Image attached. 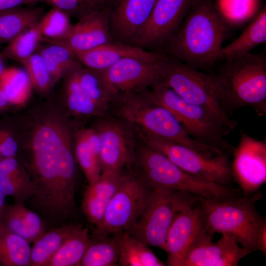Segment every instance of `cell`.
Wrapping results in <instances>:
<instances>
[{
	"label": "cell",
	"instance_id": "40",
	"mask_svg": "<svg viewBox=\"0 0 266 266\" xmlns=\"http://www.w3.org/2000/svg\"><path fill=\"white\" fill-rule=\"evenodd\" d=\"M0 173L23 181L33 182L17 157L0 159Z\"/></svg>",
	"mask_w": 266,
	"mask_h": 266
},
{
	"label": "cell",
	"instance_id": "46",
	"mask_svg": "<svg viewBox=\"0 0 266 266\" xmlns=\"http://www.w3.org/2000/svg\"><path fill=\"white\" fill-rule=\"evenodd\" d=\"M2 158V156H1V153H0V159Z\"/></svg>",
	"mask_w": 266,
	"mask_h": 266
},
{
	"label": "cell",
	"instance_id": "20",
	"mask_svg": "<svg viewBox=\"0 0 266 266\" xmlns=\"http://www.w3.org/2000/svg\"><path fill=\"white\" fill-rule=\"evenodd\" d=\"M122 173H101L96 179L88 183L83 194L81 208L88 221L95 227H99L102 222L108 204L118 186Z\"/></svg>",
	"mask_w": 266,
	"mask_h": 266
},
{
	"label": "cell",
	"instance_id": "38",
	"mask_svg": "<svg viewBox=\"0 0 266 266\" xmlns=\"http://www.w3.org/2000/svg\"><path fill=\"white\" fill-rule=\"evenodd\" d=\"M0 190L14 202L25 203L35 193L33 182H27L0 173Z\"/></svg>",
	"mask_w": 266,
	"mask_h": 266
},
{
	"label": "cell",
	"instance_id": "7",
	"mask_svg": "<svg viewBox=\"0 0 266 266\" xmlns=\"http://www.w3.org/2000/svg\"><path fill=\"white\" fill-rule=\"evenodd\" d=\"M198 202V198L187 192L154 190L135 223L124 232L148 246L165 251L166 235L176 216Z\"/></svg>",
	"mask_w": 266,
	"mask_h": 266
},
{
	"label": "cell",
	"instance_id": "14",
	"mask_svg": "<svg viewBox=\"0 0 266 266\" xmlns=\"http://www.w3.org/2000/svg\"><path fill=\"white\" fill-rule=\"evenodd\" d=\"M208 235L211 234L205 230L199 202L180 212L166 235L165 251L167 254V265L180 266L190 249Z\"/></svg>",
	"mask_w": 266,
	"mask_h": 266
},
{
	"label": "cell",
	"instance_id": "37",
	"mask_svg": "<svg viewBox=\"0 0 266 266\" xmlns=\"http://www.w3.org/2000/svg\"><path fill=\"white\" fill-rule=\"evenodd\" d=\"M62 10L78 19L92 12L108 7L112 0H37Z\"/></svg>",
	"mask_w": 266,
	"mask_h": 266
},
{
	"label": "cell",
	"instance_id": "21",
	"mask_svg": "<svg viewBox=\"0 0 266 266\" xmlns=\"http://www.w3.org/2000/svg\"><path fill=\"white\" fill-rule=\"evenodd\" d=\"M0 222L30 243L47 231V225L43 218L24 203H6Z\"/></svg>",
	"mask_w": 266,
	"mask_h": 266
},
{
	"label": "cell",
	"instance_id": "1",
	"mask_svg": "<svg viewBox=\"0 0 266 266\" xmlns=\"http://www.w3.org/2000/svg\"><path fill=\"white\" fill-rule=\"evenodd\" d=\"M228 32L217 6L211 0H197L166 45L168 56L206 72L219 59Z\"/></svg>",
	"mask_w": 266,
	"mask_h": 266
},
{
	"label": "cell",
	"instance_id": "9",
	"mask_svg": "<svg viewBox=\"0 0 266 266\" xmlns=\"http://www.w3.org/2000/svg\"><path fill=\"white\" fill-rule=\"evenodd\" d=\"M134 131L137 138L158 151L184 171L220 185L233 187L231 156L227 153L211 155L185 145Z\"/></svg>",
	"mask_w": 266,
	"mask_h": 266
},
{
	"label": "cell",
	"instance_id": "2",
	"mask_svg": "<svg viewBox=\"0 0 266 266\" xmlns=\"http://www.w3.org/2000/svg\"><path fill=\"white\" fill-rule=\"evenodd\" d=\"M109 111L133 130L207 154L223 153L190 136L178 119L154 97L149 89L120 93L110 104Z\"/></svg>",
	"mask_w": 266,
	"mask_h": 266
},
{
	"label": "cell",
	"instance_id": "34",
	"mask_svg": "<svg viewBox=\"0 0 266 266\" xmlns=\"http://www.w3.org/2000/svg\"><path fill=\"white\" fill-rule=\"evenodd\" d=\"M69 17L62 10L53 7L43 14L38 22L43 41H57L64 38L72 26Z\"/></svg>",
	"mask_w": 266,
	"mask_h": 266
},
{
	"label": "cell",
	"instance_id": "35",
	"mask_svg": "<svg viewBox=\"0 0 266 266\" xmlns=\"http://www.w3.org/2000/svg\"><path fill=\"white\" fill-rule=\"evenodd\" d=\"M74 153L76 162L88 183L101 174L99 157L87 144L78 129L74 133Z\"/></svg>",
	"mask_w": 266,
	"mask_h": 266
},
{
	"label": "cell",
	"instance_id": "41",
	"mask_svg": "<svg viewBox=\"0 0 266 266\" xmlns=\"http://www.w3.org/2000/svg\"><path fill=\"white\" fill-rule=\"evenodd\" d=\"M36 2H38L37 0H0V12L24 4Z\"/></svg>",
	"mask_w": 266,
	"mask_h": 266
},
{
	"label": "cell",
	"instance_id": "42",
	"mask_svg": "<svg viewBox=\"0 0 266 266\" xmlns=\"http://www.w3.org/2000/svg\"><path fill=\"white\" fill-rule=\"evenodd\" d=\"M15 106L9 100L4 93L0 89V114L5 112Z\"/></svg>",
	"mask_w": 266,
	"mask_h": 266
},
{
	"label": "cell",
	"instance_id": "24",
	"mask_svg": "<svg viewBox=\"0 0 266 266\" xmlns=\"http://www.w3.org/2000/svg\"><path fill=\"white\" fill-rule=\"evenodd\" d=\"M118 233L106 234L93 232L78 266H119Z\"/></svg>",
	"mask_w": 266,
	"mask_h": 266
},
{
	"label": "cell",
	"instance_id": "16",
	"mask_svg": "<svg viewBox=\"0 0 266 266\" xmlns=\"http://www.w3.org/2000/svg\"><path fill=\"white\" fill-rule=\"evenodd\" d=\"M156 1L112 0L108 7L110 28L114 41L135 45Z\"/></svg>",
	"mask_w": 266,
	"mask_h": 266
},
{
	"label": "cell",
	"instance_id": "10",
	"mask_svg": "<svg viewBox=\"0 0 266 266\" xmlns=\"http://www.w3.org/2000/svg\"><path fill=\"white\" fill-rule=\"evenodd\" d=\"M154 190L128 166L110 200L100 225L94 232L114 234L127 231L135 223Z\"/></svg>",
	"mask_w": 266,
	"mask_h": 266
},
{
	"label": "cell",
	"instance_id": "5",
	"mask_svg": "<svg viewBox=\"0 0 266 266\" xmlns=\"http://www.w3.org/2000/svg\"><path fill=\"white\" fill-rule=\"evenodd\" d=\"M219 101L229 117L240 108L252 107L257 114H266V56L264 51L249 53L226 61L217 74Z\"/></svg>",
	"mask_w": 266,
	"mask_h": 266
},
{
	"label": "cell",
	"instance_id": "3",
	"mask_svg": "<svg viewBox=\"0 0 266 266\" xmlns=\"http://www.w3.org/2000/svg\"><path fill=\"white\" fill-rule=\"evenodd\" d=\"M137 139L133 158L128 166L153 190L187 192L204 199L243 194L239 188L220 185L184 171L164 155Z\"/></svg>",
	"mask_w": 266,
	"mask_h": 266
},
{
	"label": "cell",
	"instance_id": "12",
	"mask_svg": "<svg viewBox=\"0 0 266 266\" xmlns=\"http://www.w3.org/2000/svg\"><path fill=\"white\" fill-rule=\"evenodd\" d=\"M231 170L234 180L244 195L257 191L266 182V141L240 131L233 153Z\"/></svg>",
	"mask_w": 266,
	"mask_h": 266
},
{
	"label": "cell",
	"instance_id": "30",
	"mask_svg": "<svg viewBox=\"0 0 266 266\" xmlns=\"http://www.w3.org/2000/svg\"><path fill=\"white\" fill-rule=\"evenodd\" d=\"M30 243L0 222V264L3 266H29Z\"/></svg>",
	"mask_w": 266,
	"mask_h": 266
},
{
	"label": "cell",
	"instance_id": "6",
	"mask_svg": "<svg viewBox=\"0 0 266 266\" xmlns=\"http://www.w3.org/2000/svg\"><path fill=\"white\" fill-rule=\"evenodd\" d=\"M159 82L184 100L206 109L230 132L237 126V121L227 116L221 106L217 74L194 68L166 54L162 61Z\"/></svg>",
	"mask_w": 266,
	"mask_h": 266
},
{
	"label": "cell",
	"instance_id": "26",
	"mask_svg": "<svg viewBox=\"0 0 266 266\" xmlns=\"http://www.w3.org/2000/svg\"><path fill=\"white\" fill-rule=\"evenodd\" d=\"M36 52L43 58L56 84L60 79L83 67L75 54L61 44L46 42Z\"/></svg>",
	"mask_w": 266,
	"mask_h": 266
},
{
	"label": "cell",
	"instance_id": "31",
	"mask_svg": "<svg viewBox=\"0 0 266 266\" xmlns=\"http://www.w3.org/2000/svg\"><path fill=\"white\" fill-rule=\"evenodd\" d=\"M89 240L88 229L80 224L45 266H78L88 246Z\"/></svg>",
	"mask_w": 266,
	"mask_h": 266
},
{
	"label": "cell",
	"instance_id": "23",
	"mask_svg": "<svg viewBox=\"0 0 266 266\" xmlns=\"http://www.w3.org/2000/svg\"><path fill=\"white\" fill-rule=\"evenodd\" d=\"M266 42V6L241 34L230 44L222 47L219 59L229 61L250 53L257 46Z\"/></svg>",
	"mask_w": 266,
	"mask_h": 266
},
{
	"label": "cell",
	"instance_id": "44",
	"mask_svg": "<svg viewBox=\"0 0 266 266\" xmlns=\"http://www.w3.org/2000/svg\"><path fill=\"white\" fill-rule=\"evenodd\" d=\"M6 196L0 190V221L5 206Z\"/></svg>",
	"mask_w": 266,
	"mask_h": 266
},
{
	"label": "cell",
	"instance_id": "39",
	"mask_svg": "<svg viewBox=\"0 0 266 266\" xmlns=\"http://www.w3.org/2000/svg\"><path fill=\"white\" fill-rule=\"evenodd\" d=\"M19 147L14 122L10 120L0 122V151L2 158L17 157Z\"/></svg>",
	"mask_w": 266,
	"mask_h": 266
},
{
	"label": "cell",
	"instance_id": "43",
	"mask_svg": "<svg viewBox=\"0 0 266 266\" xmlns=\"http://www.w3.org/2000/svg\"><path fill=\"white\" fill-rule=\"evenodd\" d=\"M258 250L261 251L265 255L266 254V225L262 229L258 240Z\"/></svg>",
	"mask_w": 266,
	"mask_h": 266
},
{
	"label": "cell",
	"instance_id": "18",
	"mask_svg": "<svg viewBox=\"0 0 266 266\" xmlns=\"http://www.w3.org/2000/svg\"><path fill=\"white\" fill-rule=\"evenodd\" d=\"M113 41L109 25V9L106 7L79 18L63 39L45 42L62 44L76 54Z\"/></svg>",
	"mask_w": 266,
	"mask_h": 266
},
{
	"label": "cell",
	"instance_id": "29",
	"mask_svg": "<svg viewBox=\"0 0 266 266\" xmlns=\"http://www.w3.org/2000/svg\"><path fill=\"white\" fill-rule=\"evenodd\" d=\"M76 72L83 91L98 106L109 113L110 104L119 93L110 86L101 71L83 66Z\"/></svg>",
	"mask_w": 266,
	"mask_h": 266
},
{
	"label": "cell",
	"instance_id": "19",
	"mask_svg": "<svg viewBox=\"0 0 266 266\" xmlns=\"http://www.w3.org/2000/svg\"><path fill=\"white\" fill-rule=\"evenodd\" d=\"M75 54L83 66L101 72L124 58L137 57L157 61L166 55L162 52L148 51L135 45L115 41Z\"/></svg>",
	"mask_w": 266,
	"mask_h": 266
},
{
	"label": "cell",
	"instance_id": "4",
	"mask_svg": "<svg viewBox=\"0 0 266 266\" xmlns=\"http://www.w3.org/2000/svg\"><path fill=\"white\" fill-rule=\"evenodd\" d=\"M262 197L257 191L221 198H198L205 230L213 236L216 233L231 234L242 247L252 252L258 251V237L266 225V217L255 207Z\"/></svg>",
	"mask_w": 266,
	"mask_h": 266
},
{
	"label": "cell",
	"instance_id": "15",
	"mask_svg": "<svg viewBox=\"0 0 266 266\" xmlns=\"http://www.w3.org/2000/svg\"><path fill=\"white\" fill-rule=\"evenodd\" d=\"M164 57L157 61L137 57L124 58L102 73L117 93L143 91L159 82Z\"/></svg>",
	"mask_w": 266,
	"mask_h": 266
},
{
	"label": "cell",
	"instance_id": "27",
	"mask_svg": "<svg viewBox=\"0 0 266 266\" xmlns=\"http://www.w3.org/2000/svg\"><path fill=\"white\" fill-rule=\"evenodd\" d=\"M80 225V224L72 223L47 230L33 242L29 266H45Z\"/></svg>",
	"mask_w": 266,
	"mask_h": 266
},
{
	"label": "cell",
	"instance_id": "22",
	"mask_svg": "<svg viewBox=\"0 0 266 266\" xmlns=\"http://www.w3.org/2000/svg\"><path fill=\"white\" fill-rule=\"evenodd\" d=\"M77 70L63 78V98L67 114L76 119L100 117L107 114L83 91L78 82Z\"/></svg>",
	"mask_w": 266,
	"mask_h": 266
},
{
	"label": "cell",
	"instance_id": "13",
	"mask_svg": "<svg viewBox=\"0 0 266 266\" xmlns=\"http://www.w3.org/2000/svg\"><path fill=\"white\" fill-rule=\"evenodd\" d=\"M197 0H156L135 46L141 48L166 45Z\"/></svg>",
	"mask_w": 266,
	"mask_h": 266
},
{
	"label": "cell",
	"instance_id": "45",
	"mask_svg": "<svg viewBox=\"0 0 266 266\" xmlns=\"http://www.w3.org/2000/svg\"><path fill=\"white\" fill-rule=\"evenodd\" d=\"M5 59L0 55V76L6 68L4 62Z\"/></svg>",
	"mask_w": 266,
	"mask_h": 266
},
{
	"label": "cell",
	"instance_id": "25",
	"mask_svg": "<svg viewBox=\"0 0 266 266\" xmlns=\"http://www.w3.org/2000/svg\"><path fill=\"white\" fill-rule=\"evenodd\" d=\"M43 14V9L40 7L20 6L0 11V46L37 24Z\"/></svg>",
	"mask_w": 266,
	"mask_h": 266
},
{
	"label": "cell",
	"instance_id": "11",
	"mask_svg": "<svg viewBox=\"0 0 266 266\" xmlns=\"http://www.w3.org/2000/svg\"><path fill=\"white\" fill-rule=\"evenodd\" d=\"M99 118L93 127L101 139V173L121 174L133 158L136 136L129 125L113 116L106 114Z\"/></svg>",
	"mask_w": 266,
	"mask_h": 266
},
{
	"label": "cell",
	"instance_id": "17",
	"mask_svg": "<svg viewBox=\"0 0 266 266\" xmlns=\"http://www.w3.org/2000/svg\"><path fill=\"white\" fill-rule=\"evenodd\" d=\"M217 242L208 235L193 246L180 266H236L252 252L240 246L233 236L221 234Z\"/></svg>",
	"mask_w": 266,
	"mask_h": 266
},
{
	"label": "cell",
	"instance_id": "36",
	"mask_svg": "<svg viewBox=\"0 0 266 266\" xmlns=\"http://www.w3.org/2000/svg\"><path fill=\"white\" fill-rule=\"evenodd\" d=\"M27 72L32 87L41 95L48 94L55 84L41 56L37 52L23 64Z\"/></svg>",
	"mask_w": 266,
	"mask_h": 266
},
{
	"label": "cell",
	"instance_id": "33",
	"mask_svg": "<svg viewBox=\"0 0 266 266\" xmlns=\"http://www.w3.org/2000/svg\"><path fill=\"white\" fill-rule=\"evenodd\" d=\"M32 87L26 70L6 68L0 76V89L15 106L21 105L27 101Z\"/></svg>",
	"mask_w": 266,
	"mask_h": 266
},
{
	"label": "cell",
	"instance_id": "8",
	"mask_svg": "<svg viewBox=\"0 0 266 266\" xmlns=\"http://www.w3.org/2000/svg\"><path fill=\"white\" fill-rule=\"evenodd\" d=\"M149 89L154 97L172 112L193 138L232 156L234 147L225 139L230 132L210 112L184 100L161 82L156 83Z\"/></svg>",
	"mask_w": 266,
	"mask_h": 266
},
{
	"label": "cell",
	"instance_id": "32",
	"mask_svg": "<svg viewBox=\"0 0 266 266\" xmlns=\"http://www.w3.org/2000/svg\"><path fill=\"white\" fill-rule=\"evenodd\" d=\"M43 41V36L38 23L21 33L8 43L0 52L5 59H9L23 64L35 53Z\"/></svg>",
	"mask_w": 266,
	"mask_h": 266
},
{
	"label": "cell",
	"instance_id": "28",
	"mask_svg": "<svg viewBox=\"0 0 266 266\" xmlns=\"http://www.w3.org/2000/svg\"><path fill=\"white\" fill-rule=\"evenodd\" d=\"M119 246V266H164L166 265L149 246L133 237L127 232L118 233Z\"/></svg>",
	"mask_w": 266,
	"mask_h": 266
}]
</instances>
